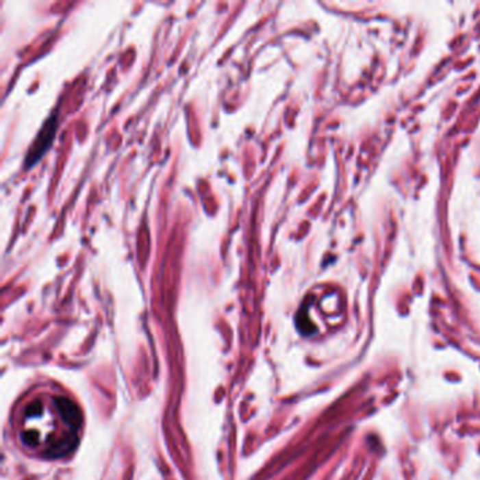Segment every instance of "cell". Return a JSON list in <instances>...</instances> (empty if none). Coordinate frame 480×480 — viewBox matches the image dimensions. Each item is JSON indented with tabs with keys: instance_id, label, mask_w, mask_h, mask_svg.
Returning a JSON list of instances; mask_svg holds the SVG:
<instances>
[{
	"instance_id": "obj_1",
	"label": "cell",
	"mask_w": 480,
	"mask_h": 480,
	"mask_svg": "<svg viewBox=\"0 0 480 480\" xmlns=\"http://www.w3.org/2000/svg\"><path fill=\"white\" fill-rule=\"evenodd\" d=\"M16 424L24 448L57 459L77 448L84 416L78 404L68 396L41 393L23 404Z\"/></svg>"
},
{
	"instance_id": "obj_2",
	"label": "cell",
	"mask_w": 480,
	"mask_h": 480,
	"mask_svg": "<svg viewBox=\"0 0 480 480\" xmlns=\"http://www.w3.org/2000/svg\"><path fill=\"white\" fill-rule=\"evenodd\" d=\"M58 129V116L54 113L47 118V121L44 123V125L41 127V130L38 131L36 140L33 141V144L29 148V153L26 155V162H24V166L26 168H31L33 165L38 164V161L44 157V154L48 151V148L51 147L55 133Z\"/></svg>"
}]
</instances>
